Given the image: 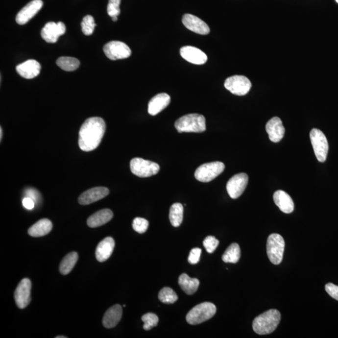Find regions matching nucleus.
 Segmentation results:
<instances>
[{
  "mask_svg": "<svg viewBox=\"0 0 338 338\" xmlns=\"http://www.w3.org/2000/svg\"><path fill=\"white\" fill-rule=\"evenodd\" d=\"M106 130V124L100 117H91L82 124L79 131L78 144L80 149L90 152L97 148Z\"/></svg>",
  "mask_w": 338,
  "mask_h": 338,
  "instance_id": "nucleus-1",
  "label": "nucleus"
},
{
  "mask_svg": "<svg viewBox=\"0 0 338 338\" xmlns=\"http://www.w3.org/2000/svg\"><path fill=\"white\" fill-rule=\"evenodd\" d=\"M281 321V313L276 310L267 311L256 317L252 328L254 332L260 335H269L274 332Z\"/></svg>",
  "mask_w": 338,
  "mask_h": 338,
  "instance_id": "nucleus-2",
  "label": "nucleus"
},
{
  "mask_svg": "<svg viewBox=\"0 0 338 338\" xmlns=\"http://www.w3.org/2000/svg\"><path fill=\"white\" fill-rule=\"evenodd\" d=\"M175 127L179 133H201L206 130V119L198 114L186 115L175 121Z\"/></svg>",
  "mask_w": 338,
  "mask_h": 338,
  "instance_id": "nucleus-3",
  "label": "nucleus"
},
{
  "mask_svg": "<svg viewBox=\"0 0 338 338\" xmlns=\"http://www.w3.org/2000/svg\"><path fill=\"white\" fill-rule=\"evenodd\" d=\"M216 311L217 309L214 304L205 302L192 309L186 315V321L192 325L202 323L212 318Z\"/></svg>",
  "mask_w": 338,
  "mask_h": 338,
  "instance_id": "nucleus-4",
  "label": "nucleus"
},
{
  "mask_svg": "<svg viewBox=\"0 0 338 338\" xmlns=\"http://www.w3.org/2000/svg\"><path fill=\"white\" fill-rule=\"evenodd\" d=\"M285 242L283 237L278 234H272L267 241V254L270 262L278 265L282 262L285 251Z\"/></svg>",
  "mask_w": 338,
  "mask_h": 338,
  "instance_id": "nucleus-5",
  "label": "nucleus"
},
{
  "mask_svg": "<svg viewBox=\"0 0 338 338\" xmlns=\"http://www.w3.org/2000/svg\"><path fill=\"white\" fill-rule=\"evenodd\" d=\"M130 170L133 174L145 178L156 175L160 170L159 164L141 158H134L130 161Z\"/></svg>",
  "mask_w": 338,
  "mask_h": 338,
  "instance_id": "nucleus-6",
  "label": "nucleus"
},
{
  "mask_svg": "<svg viewBox=\"0 0 338 338\" xmlns=\"http://www.w3.org/2000/svg\"><path fill=\"white\" fill-rule=\"evenodd\" d=\"M224 169L225 165L221 162L204 164L195 170V177L200 182H211L222 173Z\"/></svg>",
  "mask_w": 338,
  "mask_h": 338,
  "instance_id": "nucleus-7",
  "label": "nucleus"
},
{
  "mask_svg": "<svg viewBox=\"0 0 338 338\" xmlns=\"http://www.w3.org/2000/svg\"><path fill=\"white\" fill-rule=\"evenodd\" d=\"M310 139L317 161L325 162L329 149L328 142L325 135L321 130L313 128L310 132Z\"/></svg>",
  "mask_w": 338,
  "mask_h": 338,
  "instance_id": "nucleus-8",
  "label": "nucleus"
},
{
  "mask_svg": "<svg viewBox=\"0 0 338 338\" xmlns=\"http://www.w3.org/2000/svg\"><path fill=\"white\" fill-rule=\"evenodd\" d=\"M224 87L232 94L236 96H243L250 91L252 84L251 81L246 76L234 75L225 80Z\"/></svg>",
  "mask_w": 338,
  "mask_h": 338,
  "instance_id": "nucleus-9",
  "label": "nucleus"
},
{
  "mask_svg": "<svg viewBox=\"0 0 338 338\" xmlns=\"http://www.w3.org/2000/svg\"><path fill=\"white\" fill-rule=\"evenodd\" d=\"M103 51L107 58L112 60L125 59L131 55L132 51L128 45L119 41L107 43L103 47Z\"/></svg>",
  "mask_w": 338,
  "mask_h": 338,
  "instance_id": "nucleus-10",
  "label": "nucleus"
},
{
  "mask_svg": "<svg viewBox=\"0 0 338 338\" xmlns=\"http://www.w3.org/2000/svg\"><path fill=\"white\" fill-rule=\"evenodd\" d=\"M249 177L246 173H241L234 175L227 184V191L232 199L240 197L244 193L248 184Z\"/></svg>",
  "mask_w": 338,
  "mask_h": 338,
  "instance_id": "nucleus-11",
  "label": "nucleus"
},
{
  "mask_svg": "<svg viewBox=\"0 0 338 338\" xmlns=\"http://www.w3.org/2000/svg\"><path fill=\"white\" fill-rule=\"evenodd\" d=\"M31 283L30 279L24 278L18 285L15 292L16 304L20 309H24L30 303Z\"/></svg>",
  "mask_w": 338,
  "mask_h": 338,
  "instance_id": "nucleus-12",
  "label": "nucleus"
},
{
  "mask_svg": "<svg viewBox=\"0 0 338 338\" xmlns=\"http://www.w3.org/2000/svg\"><path fill=\"white\" fill-rule=\"evenodd\" d=\"M66 31V27L62 22H48L45 24L41 31L43 39L47 43L54 44L57 42L58 38L64 35Z\"/></svg>",
  "mask_w": 338,
  "mask_h": 338,
  "instance_id": "nucleus-13",
  "label": "nucleus"
},
{
  "mask_svg": "<svg viewBox=\"0 0 338 338\" xmlns=\"http://www.w3.org/2000/svg\"><path fill=\"white\" fill-rule=\"evenodd\" d=\"M43 4L44 3L42 0H33L30 1L18 13L16 22L21 25L26 24L41 10Z\"/></svg>",
  "mask_w": 338,
  "mask_h": 338,
  "instance_id": "nucleus-14",
  "label": "nucleus"
},
{
  "mask_svg": "<svg viewBox=\"0 0 338 338\" xmlns=\"http://www.w3.org/2000/svg\"><path fill=\"white\" fill-rule=\"evenodd\" d=\"M182 23L187 28L195 33L205 35L210 33L209 26L196 16L185 14L182 17Z\"/></svg>",
  "mask_w": 338,
  "mask_h": 338,
  "instance_id": "nucleus-15",
  "label": "nucleus"
},
{
  "mask_svg": "<svg viewBox=\"0 0 338 338\" xmlns=\"http://www.w3.org/2000/svg\"><path fill=\"white\" fill-rule=\"evenodd\" d=\"M109 193V189L104 187L90 189L80 195L78 198V202L83 206L91 204L107 197Z\"/></svg>",
  "mask_w": 338,
  "mask_h": 338,
  "instance_id": "nucleus-16",
  "label": "nucleus"
},
{
  "mask_svg": "<svg viewBox=\"0 0 338 338\" xmlns=\"http://www.w3.org/2000/svg\"><path fill=\"white\" fill-rule=\"evenodd\" d=\"M180 55L184 59L195 65L206 64L207 56L200 49L196 47L186 46L182 47L180 50Z\"/></svg>",
  "mask_w": 338,
  "mask_h": 338,
  "instance_id": "nucleus-17",
  "label": "nucleus"
},
{
  "mask_svg": "<svg viewBox=\"0 0 338 338\" xmlns=\"http://www.w3.org/2000/svg\"><path fill=\"white\" fill-rule=\"evenodd\" d=\"M266 130L269 135L270 141L273 143H279L285 136V128L281 119L278 117H274L268 121Z\"/></svg>",
  "mask_w": 338,
  "mask_h": 338,
  "instance_id": "nucleus-18",
  "label": "nucleus"
},
{
  "mask_svg": "<svg viewBox=\"0 0 338 338\" xmlns=\"http://www.w3.org/2000/svg\"><path fill=\"white\" fill-rule=\"evenodd\" d=\"M41 65L35 60H28L18 65L17 71L23 78L32 79L40 74Z\"/></svg>",
  "mask_w": 338,
  "mask_h": 338,
  "instance_id": "nucleus-19",
  "label": "nucleus"
},
{
  "mask_svg": "<svg viewBox=\"0 0 338 338\" xmlns=\"http://www.w3.org/2000/svg\"><path fill=\"white\" fill-rule=\"evenodd\" d=\"M170 102V97L166 93L156 95L148 103V112L151 116H156L166 109Z\"/></svg>",
  "mask_w": 338,
  "mask_h": 338,
  "instance_id": "nucleus-20",
  "label": "nucleus"
},
{
  "mask_svg": "<svg viewBox=\"0 0 338 338\" xmlns=\"http://www.w3.org/2000/svg\"><path fill=\"white\" fill-rule=\"evenodd\" d=\"M115 247V241L111 237H107L101 241L97 247L96 256L99 262L103 263L111 256Z\"/></svg>",
  "mask_w": 338,
  "mask_h": 338,
  "instance_id": "nucleus-21",
  "label": "nucleus"
},
{
  "mask_svg": "<svg viewBox=\"0 0 338 338\" xmlns=\"http://www.w3.org/2000/svg\"><path fill=\"white\" fill-rule=\"evenodd\" d=\"M122 316V308L119 304L112 306L106 312L103 317L102 323L106 328H114L120 322Z\"/></svg>",
  "mask_w": 338,
  "mask_h": 338,
  "instance_id": "nucleus-22",
  "label": "nucleus"
},
{
  "mask_svg": "<svg viewBox=\"0 0 338 338\" xmlns=\"http://www.w3.org/2000/svg\"><path fill=\"white\" fill-rule=\"evenodd\" d=\"M273 199L275 204L283 213L290 214L294 211V202L286 192L281 190L276 191L274 193Z\"/></svg>",
  "mask_w": 338,
  "mask_h": 338,
  "instance_id": "nucleus-23",
  "label": "nucleus"
},
{
  "mask_svg": "<svg viewBox=\"0 0 338 338\" xmlns=\"http://www.w3.org/2000/svg\"><path fill=\"white\" fill-rule=\"evenodd\" d=\"M114 214L109 209H102L92 214L87 219V224L92 228H96L107 224L113 218Z\"/></svg>",
  "mask_w": 338,
  "mask_h": 338,
  "instance_id": "nucleus-24",
  "label": "nucleus"
},
{
  "mask_svg": "<svg viewBox=\"0 0 338 338\" xmlns=\"http://www.w3.org/2000/svg\"><path fill=\"white\" fill-rule=\"evenodd\" d=\"M52 222L47 218L38 220L28 229L29 235L33 238H39L48 234L52 229Z\"/></svg>",
  "mask_w": 338,
  "mask_h": 338,
  "instance_id": "nucleus-25",
  "label": "nucleus"
},
{
  "mask_svg": "<svg viewBox=\"0 0 338 338\" xmlns=\"http://www.w3.org/2000/svg\"><path fill=\"white\" fill-rule=\"evenodd\" d=\"M178 283L181 289L188 295L194 294L200 285L199 279L191 278L186 274L180 275Z\"/></svg>",
  "mask_w": 338,
  "mask_h": 338,
  "instance_id": "nucleus-26",
  "label": "nucleus"
},
{
  "mask_svg": "<svg viewBox=\"0 0 338 338\" xmlns=\"http://www.w3.org/2000/svg\"><path fill=\"white\" fill-rule=\"evenodd\" d=\"M78 256L77 252H72L65 257L60 265V272L63 275L69 274L75 267L77 262Z\"/></svg>",
  "mask_w": 338,
  "mask_h": 338,
  "instance_id": "nucleus-27",
  "label": "nucleus"
},
{
  "mask_svg": "<svg viewBox=\"0 0 338 338\" xmlns=\"http://www.w3.org/2000/svg\"><path fill=\"white\" fill-rule=\"evenodd\" d=\"M184 207L180 203H175L172 205L169 213V218L171 224L173 227H179L183 220Z\"/></svg>",
  "mask_w": 338,
  "mask_h": 338,
  "instance_id": "nucleus-28",
  "label": "nucleus"
},
{
  "mask_svg": "<svg viewBox=\"0 0 338 338\" xmlns=\"http://www.w3.org/2000/svg\"><path fill=\"white\" fill-rule=\"evenodd\" d=\"M241 258V249L240 245L233 243L229 245L226 251L222 255V260L226 263H237Z\"/></svg>",
  "mask_w": 338,
  "mask_h": 338,
  "instance_id": "nucleus-29",
  "label": "nucleus"
},
{
  "mask_svg": "<svg viewBox=\"0 0 338 338\" xmlns=\"http://www.w3.org/2000/svg\"><path fill=\"white\" fill-rule=\"evenodd\" d=\"M56 65L65 71L72 72L80 66V61L74 57L62 56L56 60Z\"/></svg>",
  "mask_w": 338,
  "mask_h": 338,
  "instance_id": "nucleus-30",
  "label": "nucleus"
},
{
  "mask_svg": "<svg viewBox=\"0 0 338 338\" xmlns=\"http://www.w3.org/2000/svg\"><path fill=\"white\" fill-rule=\"evenodd\" d=\"M159 300L164 304H173L177 301L178 296L172 289L166 287L162 288L159 293Z\"/></svg>",
  "mask_w": 338,
  "mask_h": 338,
  "instance_id": "nucleus-31",
  "label": "nucleus"
},
{
  "mask_svg": "<svg viewBox=\"0 0 338 338\" xmlns=\"http://www.w3.org/2000/svg\"><path fill=\"white\" fill-rule=\"evenodd\" d=\"M142 321L144 323L143 326L144 330L148 331L157 326L159 323V317L154 313H148L143 315Z\"/></svg>",
  "mask_w": 338,
  "mask_h": 338,
  "instance_id": "nucleus-32",
  "label": "nucleus"
},
{
  "mask_svg": "<svg viewBox=\"0 0 338 338\" xmlns=\"http://www.w3.org/2000/svg\"><path fill=\"white\" fill-rule=\"evenodd\" d=\"M82 30L85 35H91L94 33L96 23L93 17L91 15H87L83 18L82 22Z\"/></svg>",
  "mask_w": 338,
  "mask_h": 338,
  "instance_id": "nucleus-33",
  "label": "nucleus"
},
{
  "mask_svg": "<svg viewBox=\"0 0 338 338\" xmlns=\"http://www.w3.org/2000/svg\"><path fill=\"white\" fill-rule=\"evenodd\" d=\"M148 225H149V223L148 220L144 218L136 217L133 220V229L139 234L145 233L148 229Z\"/></svg>",
  "mask_w": 338,
  "mask_h": 338,
  "instance_id": "nucleus-34",
  "label": "nucleus"
},
{
  "mask_svg": "<svg viewBox=\"0 0 338 338\" xmlns=\"http://www.w3.org/2000/svg\"><path fill=\"white\" fill-rule=\"evenodd\" d=\"M121 0H109L107 6V13L110 17H118L121 13Z\"/></svg>",
  "mask_w": 338,
  "mask_h": 338,
  "instance_id": "nucleus-35",
  "label": "nucleus"
},
{
  "mask_svg": "<svg viewBox=\"0 0 338 338\" xmlns=\"http://www.w3.org/2000/svg\"><path fill=\"white\" fill-rule=\"evenodd\" d=\"M219 241H218L215 237L209 236H207L204 241H203V244L206 248V251L208 253H213L216 248L217 247Z\"/></svg>",
  "mask_w": 338,
  "mask_h": 338,
  "instance_id": "nucleus-36",
  "label": "nucleus"
},
{
  "mask_svg": "<svg viewBox=\"0 0 338 338\" xmlns=\"http://www.w3.org/2000/svg\"><path fill=\"white\" fill-rule=\"evenodd\" d=\"M202 250L200 248H193L189 254L188 261L191 265H196L199 262Z\"/></svg>",
  "mask_w": 338,
  "mask_h": 338,
  "instance_id": "nucleus-37",
  "label": "nucleus"
},
{
  "mask_svg": "<svg viewBox=\"0 0 338 338\" xmlns=\"http://www.w3.org/2000/svg\"><path fill=\"white\" fill-rule=\"evenodd\" d=\"M326 292L331 297L338 301V286L333 283H328L325 286Z\"/></svg>",
  "mask_w": 338,
  "mask_h": 338,
  "instance_id": "nucleus-38",
  "label": "nucleus"
},
{
  "mask_svg": "<svg viewBox=\"0 0 338 338\" xmlns=\"http://www.w3.org/2000/svg\"><path fill=\"white\" fill-rule=\"evenodd\" d=\"M26 197H30L35 202H38V200L40 199V193L34 189H30L26 190Z\"/></svg>",
  "mask_w": 338,
  "mask_h": 338,
  "instance_id": "nucleus-39",
  "label": "nucleus"
},
{
  "mask_svg": "<svg viewBox=\"0 0 338 338\" xmlns=\"http://www.w3.org/2000/svg\"><path fill=\"white\" fill-rule=\"evenodd\" d=\"M35 201L30 197H25L23 199L22 204L28 210H31L35 207Z\"/></svg>",
  "mask_w": 338,
  "mask_h": 338,
  "instance_id": "nucleus-40",
  "label": "nucleus"
},
{
  "mask_svg": "<svg viewBox=\"0 0 338 338\" xmlns=\"http://www.w3.org/2000/svg\"><path fill=\"white\" fill-rule=\"evenodd\" d=\"M112 20L114 22H117L118 20V17H114L112 18Z\"/></svg>",
  "mask_w": 338,
  "mask_h": 338,
  "instance_id": "nucleus-41",
  "label": "nucleus"
},
{
  "mask_svg": "<svg viewBox=\"0 0 338 338\" xmlns=\"http://www.w3.org/2000/svg\"><path fill=\"white\" fill-rule=\"evenodd\" d=\"M2 135H3V133H2V128H0V139H2Z\"/></svg>",
  "mask_w": 338,
  "mask_h": 338,
  "instance_id": "nucleus-42",
  "label": "nucleus"
},
{
  "mask_svg": "<svg viewBox=\"0 0 338 338\" xmlns=\"http://www.w3.org/2000/svg\"><path fill=\"white\" fill-rule=\"evenodd\" d=\"M56 338H67V337H64V336H61V337H60V336H58V337H56Z\"/></svg>",
  "mask_w": 338,
  "mask_h": 338,
  "instance_id": "nucleus-43",
  "label": "nucleus"
},
{
  "mask_svg": "<svg viewBox=\"0 0 338 338\" xmlns=\"http://www.w3.org/2000/svg\"><path fill=\"white\" fill-rule=\"evenodd\" d=\"M337 1V3H338V0H336Z\"/></svg>",
  "mask_w": 338,
  "mask_h": 338,
  "instance_id": "nucleus-44",
  "label": "nucleus"
}]
</instances>
